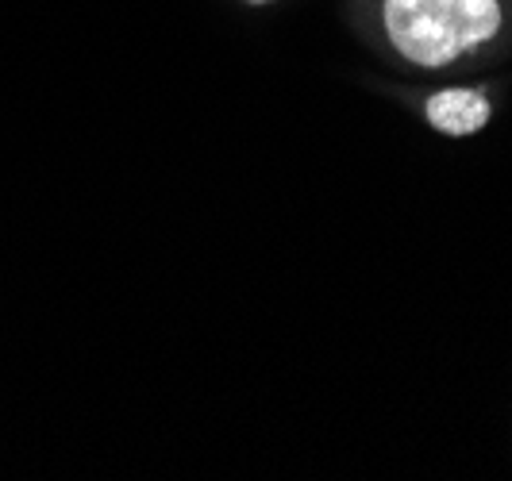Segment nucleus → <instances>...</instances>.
<instances>
[{"label":"nucleus","instance_id":"2","mask_svg":"<svg viewBox=\"0 0 512 481\" xmlns=\"http://www.w3.org/2000/svg\"><path fill=\"white\" fill-rule=\"evenodd\" d=\"M432 127H439L443 135H474L482 131L489 120V101L474 89H447V93H436L424 104Z\"/></svg>","mask_w":512,"mask_h":481},{"label":"nucleus","instance_id":"3","mask_svg":"<svg viewBox=\"0 0 512 481\" xmlns=\"http://www.w3.org/2000/svg\"><path fill=\"white\" fill-rule=\"evenodd\" d=\"M247 4H270V0H247Z\"/></svg>","mask_w":512,"mask_h":481},{"label":"nucleus","instance_id":"1","mask_svg":"<svg viewBox=\"0 0 512 481\" xmlns=\"http://www.w3.org/2000/svg\"><path fill=\"white\" fill-rule=\"evenodd\" d=\"M501 27L497 0H385L389 43L416 66H447L489 43Z\"/></svg>","mask_w":512,"mask_h":481}]
</instances>
